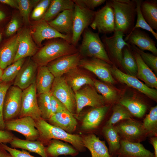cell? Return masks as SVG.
<instances>
[{
	"instance_id": "6da1fadb",
	"label": "cell",
	"mask_w": 157,
	"mask_h": 157,
	"mask_svg": "<svg viewBox=\"0 0 157 157\" xmlns=\"http://www.w3.org/2000/svg\"><path fill=\"white\" fill-rule=\"evenodd\" d=\"M35 127L39 135L37 140L44 145L52 139L61 140L71 144L79 152L85 151L82 138L77 134L69 133L62 129L53 126L42 118L35 120Z\"/></svg>"
},
{
	"instance_id": "7a4b0ae2",
	"label": "cell",
	"mask_w": 157,
	"mask_h": 157,
	"mask_svg": "<svg viewBox=\"0 0 157 157\" xmlns=\"http://www.w3.org/2000/svg\"><path fill=\"white\" fill-rule=\"evenodd\" d=\"M114 11L115 31L129 34L135 25L136 15L135 0H108Z\"/></svg>"
},
{
	"instance_id": "3957f363",
	"label": "cell",
	"mask_w": 157,
	"mask_h": 157,
	"mask_svg": "<svg viewBox=\"0 0 157 157\" xmlns=\"http://www.w3.org/2000/svg\"><path fill=\"white\" fill-rule=\"evenodd\" d=\"M78 52L76 46L64 39L58 38L44 45L33 56V60L39 66L49 63L62 56Z\"/></svg>"
},
{
	"instance_id": "277c9868",
	"label": "cell",
	"mask_w": 157,
	"mask_h": 157,
	"mask_svg": "<svg viewBox=\"0 0 157 157\" xmlns=\"http://www.w3.org/2000/svg\"><path fill=\"white\" fill-rule=\"evenodd\" d=\"M83 39L78 52L81 57H89L101 59L111 63L106 53L99 33L88 28L83 32Z\"/></svg>"
},
{
	"instance_id": "5b68a950",
	"label": "cell",
	"mask_w": 157,
	"mask_h": 157,
	"mask_svg": "<svg viewBox=\"0 0 157 157\" xmlns=\"http://www.w3.org/2000/svg\"><path fill=\"white\" fill-rule=\"evenodd\" d=\"M71 43L76 46L81 34L92 23L95 11L74 3Z\"/></svg>"
},
{
	"instance_id": "8992f818",
	"label": "cell",
	"mask_w": 157,
	"mask_h": 157,
	"mask_svg": "<svg viewBox=\"0 0 157 157\" xmlns=\"http://www.w3.org/2000/svg\"><path fill=\"white\" fill-rule=\"evenodd\" d=\"M50 92L61 101L72 114L76 113L75 93L64 76L55 78Z\"/></svg>"
},
{
	"instance_id": "52a82bcc",
	"label": "cell",
	"mask_w": 157,
	"mask_h": 157,
	"mask_svg": "<svg viewBox=\"0 0 157 157\" xmlns=\"http://www.w3.org/2000/svg\"><path fill=\"white\" fill-rule=\"evenodd\" d=\"M90 26L93 29H97L98 33L106 35L114 32V13L108 0H106V4L104 6L95 11L94 19Z\"/></svg>"
},
{
	"instance_id": "ba28073f",
	"label": "cell",
	"mask_w": 157,
	"mask_h": 157,
	"mask_svg": "<svg viewBox=\"0 0 157 157\" xmlns=\"http://www.w3.org/2000/svg\"><path fill=\"white\" fill-rule=\"evenodd\" d=\"M5 129L8 131H13L20 133L26 140H37L39 132L35 127V120L29 116L15 118L5 122Z\"/></svg>"
},
{
	"instance_id": "9c48e42d",
	"label": "cell",
	"mask_w": 157,
	"mask_h": 157,
	"mask_svg": "<svg viewBox=\"0 0 157 157\" xmlns=\"http://www.w3.org/2000/svg\"><path fill=\"white\" fill-rule=\"evenodd\" d=\"M76 104V113L78 114L86 106L97 108L104 106L105 100L93 86H85L74 92Z\"/></svg>"
},
{
	"instance_id": "30bf717a",
	"label": "cell",
	"mask_w": 157,
	"mask_h": 157,
	"mask_svg": "<svg viewBox=\"0 0 157 157\" xmlns=\"http://www.w3.org/2000/svg\"><path fill=\"white\" fill-rule=\"evenodd\" d=\"M22 90L17 86H10L5 98L3 117L4 121L10 120L19 116L22 105Z\"/></svg>"
},
{
	"instance_id": "8fae6325",
	"label": "cell",
	"mask_w": 157,
	"mask_h": 157,
	"mask_svg": "<svg viewBox=\"0 0 157 157\" xmlns=\"http://www.w3.org/2000/svg\"><path fill=\"white\" fill-rule=\"evenodd\" d=\"M113 33L110 37L104 35L101 39L110 61L112 60L111 63L113 60L121 65L123 49L125 46L129 44L124 40V35L122 32L115 31Z\"/></svg>"
},
{
	"instance_id": "7c38bea8",
	"label": "cell",
	"mask_w": 157,
	"mask_h": 157,
	"mask_svg": "<svg viewBox=\"0 0 157 157\" xmlns=\"http://www.w3.org/2000/svg\"><path fill=\"white\" fill-rule=\"evenodd\" d=\"M37 96L35 83L22 90L19 118L29 116L35 120L41 118L38 105Z\"/></svg>"
},
{
	"instance_id": "4fadbf2b",
	"label": "cell",
	"mask_w": 157,
	"mask_h": 157,
	"mask_svg": "<svg viewBox=\"0 0 157 157\" xmlns=\"http://www.w3.org/2000/svg\"><path fill=\"white\" fill-rule=\"evenodd\" d=\"M78 67L92 72L103 81L111 83H114L111 73L110 64L99 59H81Z\"/></svg>"
},
{
	"instance_id": "5bb4252c",
	"label": "cell",
	"mask_w": 157,
	"mask_h": 157,
	"mask_svg": "<svg viewBox=\"0 0 157 157\" xmlns=\"http://www.w3.org/2000/svg\"><path fill=\"white\" fill-rule=\"evenodd\" d=\"M78 53L64 56L49 63L46 66L55 78L62 76L71 69L78 67L81 59Z\"/></svg>"
},
{
	"instance_id": "9a60e30c",
	"label": "cell",
	"mask_w": 157,
	"mask_h": 157,
	"mask_svg": "<svg viewBox=\"0 0 157 157\" xmlns=\"http://www.w3.org/2000/svg\"><path fill=\"white\" fill-rule=\"evenodd\" d=\"M110 70L112 74L120 82L136 89L152 99H157L156 89L148 87L135 77L123 72L115 65L111 66Z\"/></svg>"
},
{
	"instance_id": "2e32d148",
	"label": "cell",
	"mask_w": 157,
	"mask_h": 157,
	"mask_svg": "<svg viewBox=\"0 0 157 157\" xmlns=\"http://www.w3.org/2000/svg\"><path fill=\"white\" fill-rule=\"evenodd\" d=\"M30 32L33 40L39 46L45 40L58 38L71 43V36L59 32L47 22L42 20L33 27Z\"/></svg>"
},
{
	"instance_id": "e0dca14e",
	"label": "cell",
	"mask_w": 157,
	"mask_h": 157,
	"mask_svg": "<svg viewBox=\"0 0 157 157\" xmlns=\"http://www.w3.org/2000/svg\"><path fill=\"white\" fill-rule=\"evenodd\" d=\"M38 66L32 59L25 61L15 79L13 85L23 90L35 83Z\"/></svg>"
},
{
	"instance_id": "ac0fdd59",
	"label": "cell",
	"mask_w": 157,
	"mask_h": 157,
	"mask_svg": "<svg viewBox=\"0 0 157 157\" xmlns=\"http://www.w3.org/2000/svg\"><path fill=\"white\" fill-rule=\"evenodd\" d=\"M124 40L128 44L134 45L142 51L147 50L157 55L155 42L147 33L139 28L132 30L126 35Z\"/></svg>"
},
{
	"instance_id": "d6986e66",
	"label": "cell",
	"mask_w": 157,
	"mask_h": 157,
	"mask_svg": "<svg viewBox=\"0 0 157 157\" xmlns=\"http://www.w3.org/2000/svg\"><path fill=\"white\" fill-rule=\"evenodd\" d=\"M18 34V49L13 62L20 59L34 56L38 51V48L34 42L30 31L25 29Z\"/></svg>"
},
{
	"instance_id": "ffe728a7",
	"label": "cell",
	"mask_w": 157,
	"mask_h": 157,
	"mask_svg": "<svg viewBox=\"0 0 157 157\" xmlns=\"http://www.w3.org/2000/svg\"><path fill=\"white\" fill-rule=\"evenodd\" d=\"M48 120V123L51 125L70 133L76 130L77 125V121L73 115L67 110L52 115Z\"/></svg>"
},
{
	"instance_id": "44dd1931",
	"label": "cell",
	"mask_w": 157,
	"mask_h": 157,
	"mask_svg": "<svg viewBox=\"0 0 157 157\" xmlns=\"http://www.w3.org/2000/svg\"><path fill=\"white\" fill-rule=\"evenodd\" d=\"M118 154L122 157H155L154 153L146 149L139 142H133L126 140L120 142Z\"/></svg>"
},
{
	"instance_id": "7402d4cb",
	"label": "cell",
	"mask_w": 157,
	"mask_h": 157,
	"mask_svg": "<svg viewBox=\"0 0 157 157\" xmlns=\"http://www.w3.org/2000/svg\"><path fill=\"white\" fill-rule=\"evenodd\" d=\"M65 74L64 78L74 92L84 85H94V80L83 72L78 66L71 69Z\"/></svg>"
},
{
	"instance_id": "603a6c76",
	"label": "cell",
	"mask_w": 157,
	"mask_h": 157,
	"mask_svg": "<svg viewBox=\"0 0 157 157\" xmlns=\"http://www.w3.org/2000/svg\"><path fill=\"white\" fill-rule=\"evenodd\" d=\"M83 145L90 151L92 157H111L105 141L91 133L82 137Z\"/></svg>"
},
{
	"instance_id": "cb8c5ba5",
	"label": "cell",
	"mask_w": 157,
	"mask_h": 157,
	"mask_svg": "<svg viewBox=\"0 0 157 157\" xmlns=\"http://www.w3.org/2000/svg\"><path fill=\"white\" fill-rule=\"evenodd\" d=\"M73 16V10H66L47 22L59 32L72 36Z\"/></svg>"
},
{
	"instance_id": "d4e9b609",
	"label": "cell",
	"mask_w": 157,
	"mask_h": 157,
	"mask_svg": "<svg viewBox=\"0 0 157 157\" xmlns=\"http://www.w3.org/2000/svg\"><path fill=\"white\" fill-rule=\"evenodd\" d=\"M18 34L8 41L0 49V68L4 69L13 62L19 45Z\"/></svg>"
},
{
	"instance_id": "484cf974",
	"label": "cell",
	"mask_w": 157,
	"mask_h": 157,
	"mask_svg": "<svg viewBox=\"0 0 157 157\" xmlns=\"http://www.w3.org/2000/svg\"><path fill=\"white\" fill-rule=\"evenodd\" d=\"M132 52L137 66L136 76L139 78L143 81L148 87L156 89L157 77L151 69L143 61L140 54L133 50Z\"/></svg>"
},
{
	"instance_id": "4316f807",
	"label": "cell",
	"mask_w": 157,
	"mask_h": 157,
	"mask_svg": "<svg viewBox=\"0 0 157 157\" xmlns=\"http://www.w3.org/2000/svg\"><path fill=\"white\" fill-rule=\"evenodd\" d=\"M109 108V106L104 105L94 108L89 111L83 119L82 128L85 130H90L97 127L104 119Z\"/></svg>"
},
{
	"instance_id": "83f0119b",
	"label": "cell",
	"mask_w": 157,
	"mask_h": 157,
	"mask_svg": "<svg viewBox=\"0 0 157 157\" xmlns=\"http://www.w3.org/2000/svg\"><path fill=\"white\" fill-rule=\"evenodd\" d=\"M47 145L45 151L48 157H58L61 155L75 156L79 153L73 146L58 140L52 139Z\"/></svg>"
},
{
	"instance_id": "f1b7e54d",
	"label": "cell",
	"mask_w": 157,
	"mask_h": 157,
	"mask_svg": "<svg viewBox=\"0 0 157 157\" xmlns=\"http://www.w3.org/2000/svg\"><path fill=\"white\" fill-rule=\"evenodd\" d=\"M116 128L118 133L129 141L136 139L145 133L142 124L131 119L121 123Z\"/></svg>"
},
{
	"instance_id": "f546056e",
	"label": "cell",
	"mask_w": 157,
	"mask_h": 157,
	"mask_svg": "<svg viewBox=\"0 0 157 157\" xmlns=\"http://www.w3.org/2000/svg\"><path fill=\"white\" fill-rule=\"evenodd\" d=\"M55 78L47 66H39L35 83L37 94L50 92Z\"/></svg>"
},
{
	"instance_id": "4dcf8cb0",
	"label": "cell",
	"mask_w": 157,
	"mask_h": 157,
	"mask_svg": "<svg viewBox=\"0 0 157 157\" xmlns=\"http://www.w3.org/2000/svg\"><path fill=\"white\" fill-rule=\"evenodd\" d=\"M9 143L13 148L22 149L37 154L42 157H48L45 152V147L38 140H24L14 137Z\"/></svg>"
},
{
	"instance_id": "1f68e13d",
	"label": "cell",
	"mask_w": 157,
	"mask_h": 157,
	"mask_svg": "<svg viewBox=\"0 0 157 157\" xmlns=\"http://www.w3.org/2000/svg\"><path fill=\"white\" fill-rule=\"evenodd\" d=\"M74 3L71 0H53L42 18V20L48 22L60 13L67 10H73Z\"/></svg>"
},
{
	"instance_id": "d6a6232c",
	"label": "cell",
	"mask_w": 157,
	"mask_h": 157,
	"mask_svg": "<svg viewBox=\"0 0 157 157\" xmlns=\"http://www.w3.org/2000/svg\"><path fill=\"white\" fill-rule=\"evenodd\" d=\"M140 10L147 22L153 29L157 31V0H142Z\"/></svg>"
},
{
	"instance_id": "836d02e7",
	"label": "cell",
	"mask_w": 157,
	"mask_h": 157,
	"mask_svg": "<svg viewBox=\"0 0 157 157\" xmlns=\"http://www.w3.org/2000/svg\"><path fill=\"white\" fill-rule=\"evenodd\" d=\"M103 131L108 143L110 155L118 153L120 144L118 132L116 127L113 125L106 124L103 129Z\"/></svg>"
},
{
	"instance_id": "e575fe53",
	"label": "cell",
	"mask_w": 157,
	"mask_h": 157,
	"mask_svg": "<svg viewBox=\"0 0 157 157\" xmlns=\"http://www.w3.org/2000/svg\"><path fill=\"white\" fill-rule=\"evenodd\" d=\"M121 65L126 71L127 74L135 77L136 76L137 64L129 44L125 46L123 49Z\"/></svg>"
},
{
	"instance_id": "d590c367",
	"label": "cell",
	"mask_w": 157,
	"mask_h": 157,
	"mask_svg": "<svg viewBox=\"0 0 157 157\" xmlns=\"http://www.w3.org/2000/svg\"><path fill=\"white\" fill-rule=\"evenodd\" d=\"M119 104L126 108L132 115L138 117H143L147 110L144 104L134 99L123 98L120 100Z\"/></svg>"
},
{
	"instance_id": "8d00e7d4",
	"label": "cell",
	"mask_w": 157,
	"mask_h": 157,
	"mask_svg": "<svg viewBox=\"0 0 157 157\" xmlns=\"http://www.w3.org/2000/svg\"><path fill=\"white\" fill-rule=\"evenodd\" d=\"M51 93L47 92L37 95L38 107L42 118L48 120L51 115L50 104Z\"/></svg>"
},
{
	"instance_id": "74e56055",
	"label": "cell",
	"mask_w": 157,
	"mask_h": 157,
	"mask_svg": "<svg viewBox=\"0 0 157 157\" xmlns=\"http://www.w3.org/2000/svg\"><path fill=\"white\" fill-rule=\"evenodd\" d=\"M145 132L149 135H156L157 132V106L152 107L144 119L142 124Z\"/></svg>"
},
{
	"instance_id": "f35d334b",
	"label": "cell",
	"mask_w": 157,
	"mask_h": 157,
	"mask_svg": "<svg viewBox=\"0 0 157 157\" xmlns=\"http://www.w3.org/2000/svg\"><path fill=\"white\" fill-rule=\"evenodd\" d=\"M25 59L23 58L18 60L4 69L2 77L3 82L9 83L15 79L25 61Z\"/></svg>"
},
{
	"instance_id": "ab89813d",
	"label": "cell",
	"mask_w": 157,
	"mask_h": 157,
	"mask_svg": "<svg viewBox=\"0 0 157 157\" xmlns=\"http://www.w3.org/2000/svg\"><path fill=\"white\" fill-rule=\"evenodd\" d=\"M113 109V114L106 124L113 125L121 120L131 119L132 115L120 104L115 105Z\"/></svg>"
},
{
	"instance_id": "60d3db41",
	"label": "cell",
	"mask_w": 157,
	"mask_h": 157,
	"mask_svg": "<svg viewBox=\"0 0 157 157\" xmlns=\"http://www.w3.org/2000/svg\"><path fill=\"white\" fill-rule=\"evenodd\" d=\"M94 85L101 94L105 101L111 102L117 97L116 91L106 84L97 80H94Z\"/></svg>"
},
{
	"instance_id": "b9f144b4",
	"label": "cell",
	"mask_w": 157,
	"mask_h": 157,
	"mask_svg": "<svg viewBox=\"0 0 157 157\" xmlns=\"http://www.w3.org/2000/svg\"><path fill=\"white\" fill-rule=\"evenodd\" d=\"M142 0H135L136 3V23L132 30L137 28H141L150 32L157 40V33L154 31L144 18L140 11V5Z\"/></svg>"
},
{
	"instance_id": "7bdbcfd3",
	"label": "cell",
	"mask_w": 157,
	"mask_h": 157,
	"mask_svg": "<svg viewBox=\"0 0 157 157\" xmlns=\"http://www.w3.org/2000/svg\"><path fill=\"white\" fill-rule=\"evenodd\" d=\"M132 50L138 53L145 64L156 72H157V57L153 54L146 53L137 47L130 44Z\"/></svg>"
},
{
	"instance_id": "ee69618b",
	"label": "cell",
	"mask_w": 157,
	"mask_h": 157,
	"mask_svg": "<svg viewBox=\"0 0 157 157\" xmlns=\"http://www.w3.org/2000/svg\"><path fill=\"white\" fill-rule=\"evenodd\" d=\"M11 86L9 83H0V129H5V121L3 117V109L4 99L6 92Z\"/></svg>"
},
{
	"instance_id": "f6af8a7d",
	"label": "cell",
	"mask_w": 157,
	"mask_h": 157,
	"mask_svg": "<svg viewBox=\"0 0 157 157\" xmlns=\"http://www.w3.org/2000/svg\"><path fill=\"white\" fill-rule=\"evenodd\" d=\"M16 1L18 4V9L24 21L26 23H28L31 8L30 1L28 0Z\"/></svg>"
},
{
	"instance_id": "bcb514c9",
	"label": "cell",
	"mask_w": 157,
	"mask_h": 157,
	"mask_svg": "<svg viewBox=\"0 0 157 157\" xmlns=\"http://www.w3.org/2000/svg\"><path fill=\"white\" fill-rule=\"evenodd\" d=\"M75 3L93 10L106 2L105 0H73Z\"/></svg>"
},
{
	"instance_id": "7dc6e473",
	"label": "cell",
	"mask_w": 157,
	"mask_h": 157,
	"mask_svg": "<svg viewBox=\"0 0 157 157\" xmlns=\"http://www.w3.org/2000/svg\"><path fill=\"white\" fill-rule=\"evenodd\" d=\"M50 104L51 115L61 111L67 110L61 101L51 94L50 96Z\"/></svg>"
},
{
	"instance_id": "c3c4849f",
	"label": "cell",
	"mask_w": 157,
	"mask_h": 157,
	"mask_svg": "<svg viewBox=\"0 0 157 157\" xmlns=\"http://www.w3.org/2000/svg\"><path fill=\"white\" fill-rule=\"evenodd\" d=\"M1 144L3 147L10 154L12 157H36L31 155L24 149L20 150L9 147L4 144Z\"/></svg>"
},
{
	"instance_id": "681fc988",
	"label": "cell",
	"mask_w": 157,
	"mask_h": 157,
	"mask_svg": "<svg viewBox=\"0 0 157 157\" xmlns=\"http://www.w3.org/2000/svg\"><path fill=\"white\" fill-rule=\"evenodd\" d=\"M19 27V22L15 17L12 18L9 23L6 30V34L8 36H11L15 33Z\"/></svg>"
},
{
	"instance_id": "f907efd6",
	"label": "cell",
	"mask_w": 157,
	"mask_h": 157,
	"mask_svg": "<svg viewBox=\"0 0 157 157\" xmlns=\"http://www.w3.org/2000/svg\"><path fill=\"white\" fill-rule=\"evenodd\" d=\"M14 137L13 134L8 131L0 129V144L9 143Z\"/></svg>"
},
{
	"instance_id": "816d5d0a",
	"label": "cell",
	"mask_w": 157,
	"mask_h": 157,
	"mask_svg": "<svg viewBox=\"0 0 157 157\" xmlns=\"http://www.w3.org/2000/svg\"><path fill=\"white\" fill-rule=\"evenodd\" d=\"M47 10L44 8L36 6L32 12L31 17L33 19H39L42 18Z\"/></svg>"
},
{
	"instance_id": "f5cc1de1",
	"label": "cell",
	"mask_w": 157,
	"mask_h": 157,
	"mask_svg": "<svg viewBox=\"0 0 157 157\" xmlns=\"http://www.w3.org/2000/svg\"><path fill=\"white\" fill-rule=\"evenodd\" d=\"M0 2L6 4L13 7L18 9V4L16 0H0Z\"/></svg>"
},
{
	"instance_id": "db71d44e",
	"label": "cell",
	"mask_w": 157,
	"mask_h": 157,
	"mask_svg": "<svg viewBox=\"0 0 157 157\" xmlns=\"http://www.w3.org/2000/svg\"><path fill=\"white\" fill-rule=\"evenodd\" d=\"M151 142L152 144L154 150L155 157H157V138L154 137L151 139Z\"/></svg>"
},
{
	"instance_id": "11a10c76",
	"label": "cell",
	"mask_w": 157,
	"mask_h": 157,
	"mask_svg": "<svg viewBox=\"0 0 157 157\" xmlns=\"http://www.w3.org/2000/svg\"><path fill=\"white\" fill-rule=\"evenodd\" d=\"M0 157H12L10 154L0 144Z\"/></svg>"
},
{
	"instance_id": "9f6ffc18",
	"label": "cell",
	"mask_w": 157,
	"mask_h": 157,
	"mask_svg": "<svg viewBox=\"0 0 157 157\" xmlns=\"http://www.w3.org/2000/svg\"><path fill=\"white\" fill-rule=\"evenodd\" d=\"M5 17V13L2 11L0 10V21L4 19Z\"/></svg>"
},
{
	"instance_id": "6f0895ef",
	"label": "cell",
	"mask_w": 157,
	"mask_h": 157,
	"mask_svg": "<svg viewBox=\"0 0 157 157\" xmlns=\"http://www.w3.org/2000/svg\"><path fill=\"white\" fill-rule=\"evenodd\" d=\"M3 70L0 68V83H3L2 79V77L3 73Z\"/></svg>"
},
{
	"instance_id": "680465c9",
	"label": "cell",
	"mask_w": 157,
	"mask_h": 157,
	"mask_svg": "<svg viewBox=\"0 0 157 157\" xmlns=\"http://www.w3.org/2000/svg\"><path fill=\"white\" fill-rule=\"evenodd\" d=\"M1 38H2V34L1 33H0V42L1 41Z\"/></svg>"
}]
</instances>
